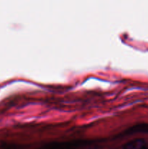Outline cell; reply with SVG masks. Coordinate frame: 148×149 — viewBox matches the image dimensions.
Listing matches in <instances>:
<instances>
[{
    "label": "cell",
    "mask_w": 148,
    "mask_h": 149,
    "mask_svg": "<svg viewBox=\"0 0 148 149\" xmlns=\"http://www.w3.org/2000/svg\"><path fill=\"white\" fill-rule=\"evenodd\" d=\"M87 141H72L65 142H52L44 145L38 149H75L86 145Z\"/></svg>",
    "instance_id": "obj_1"
},
{
    "label": "cell",
    "mask_w": 148,
    "mask_h": 149,
    "mask_svg": "<svg viewBox=\"0 0 148 149\" xmlns=\"http://www.w3.org/2000/svg\"><path fill=\"white\" fill-rule=\"evenodd\" d=\"M0 149H17V147L13 145H1Z\"/></svg>",
    "instance_id": "obj_3"
},
{
    "label": "cell",
    "mask_w": 148,
    "mask_h": 149,
    "mask_svg": "<svg viewBox=\"0 0 148 149\" xmlns=\"http://www.w3.org/2000/svg\"><path fill=\"white\" fill-rule=\"evenodd\" d=\"M146 142L142 138H136L126 143L122 147V149H143L146 147Z\"/></svg>",
    "instance_id": "obj_2"
},
{
    "label": "cell",
    "mask_w": 148,
    "mask_h": 149,
    "mask_svg": "<svg viewBox=\"0 0 148 149\" xmlns=\"http://www.w3.org/2000/svg\"><path fill=\"white\" fill-rule=\"evenodd\" d=\"M143 149H148V147L147 146H146V147H145V148H144Z\"/></svg>",
    "instance_id": "obj_4"
}]
</instances>
